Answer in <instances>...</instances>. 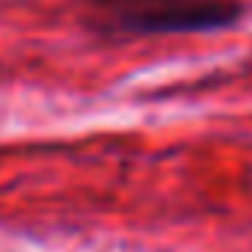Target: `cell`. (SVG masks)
<instances>
[{
	"label": "cell",
	"mask_w": 252,
	"mask_h": 252,
	"mask_svg": "<svg viewBox=\"0 0 252 252\" xmlns=\"http://www.w3.org/2000/svg\"><path fill=\"white\" fill-rule=\"evenodd\" d=\"M80 21L104 39L193 36L240 24L243 0H74Z\"/></svg>",
	"instance_id": "cell-1"
}]
</instances>
